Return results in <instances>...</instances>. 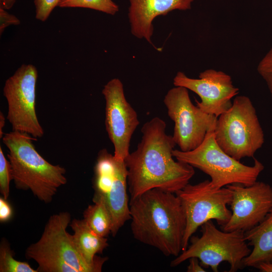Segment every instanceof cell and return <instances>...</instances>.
I'll return each mask as SVG.
<instances>
[{"label": "cell", "instance_id": "cell-1", "mask_svg": "<svg viewBox=\"0 0 272 272\" xmlns=\"http://www.w3.org/2000/svg\"><path fill=\"white\" fill-rule=\"evenodd\" d=\"M166 128L165 121L159 117L146 122L137 149L124 160L130 200L155 188L176 193L194 175L192 166L173 159L176 144Z\"/></svg>", "mask_w": 272, "mask_h": 272}, {"label": "cell", "instance_id": "cell-2", "mask_svg": "<svg viewBox=\"0 0 272 272\" xmlns=\"http://www.w3.org/2000/svg\"><path fill=\"white\" fill-rule=\"evenodd\" d=\"M129 209L134 239L166 256L180 254L186 218L175 193L157 188L148 190L130 200Z\"/></svg>", "mask_w": 272, "mask_h": 272}, {"label": "cell", "instance_id": "cell-3", "mask_svg": "<svg viewBox=\"0 0 272 272\" xmlns=\"http://www.w3.org/2000/svg\"><path fill=\"white\" fill-rule=\"evenodd\" d=\"M30 135L18 131L5 133L2 141L17 189L30 190L39 200L50 202L58 189L67 182L65 169L46 160L36 150Z\"/></svg>", "mask_w": 272, "mask_h": 272}, {"label": "cell", "instance_id": "cell-4", "mask_svg": "<svg viewBox=\"0 0 272 272\" xmlns=\"http://www.w3.org/2000/svg\"><path fill=\"white\" fill-rule=\"evenodd\" d=\"M66 212L50 217L39 240L25 251L27 259L38 264V272H100L108 257L88 263L79 251L66 228L71 223Z\"/></svg>", "mask_w": 272, "mask_h": 272}, {"label": "cell", "instance_id": "cell-5", "mask_svg": "<svg viewBox=\"0 0 272 272\" xmlns=\"http://www.w3.org/2000/svg\"><path fill=\"white\" fill-rule=\"evenodd\" d=\"M172 154L177 160L208 175L214 188L235 183L252 185L264 169L263 165L256 159H254L253 166H247L226 153L217 143L214 130L207 133L202 143L196 149L188 152L174 149Z\"/></svg>", "mask_w": 272, "mask_h": 272}, {"label": "cell", "instance_id": "cell-6", "mask_svg": "<svg viewBox=\"0 0 272 272\" xmlns=\"http://www.w3.org/2000/svg\"><path fill=\"white\" fill-rule=\"evenodd\" d=\"M201 235L191 236L190 244L171 262L172 267L177 266L189 258L195 257L206 268L211 267L218 271L220 264L227 262L230 272L242 270L245 267L244 258L251 250L241 231H224L218 229L210 220L201 226Z\"/></svg>", "mask_w": 272, "mask_h": 272}, {"label": "cell", "instance_id": "cell-7", "mask_svg": "<svg viewBox=\"0 0 272 272\" xmlns=\"http://www.w3.org/2000/svg\"><path fill=\"white\" fill-rule=\"evenodd\" d=\"M214 134L219 147L234 159L253 157L264 139L249 97L242 95L234 99L231 107L218 117Z\"/></svg>", "mask_w": 272, "mask_h": 272}, {"label": "cell", "instance_id": "cell-8", "mask_svg": "<svg viewBox=\"0 0 272 272\" xmlns=\"http://www.w3.org/2000/svg\"><path fill=\"white\" fill-rule=\"evenodd\" d=\"M183 208L186 226L182 251L187 248L190 237L206 222L215 220L221 227L229 220L231 211L227 207L232 199V192L226 186L214 188L210 180L195 184H187L176 192Z\"/></svg>", "mask_w": 272, "mask_h": 272}, {"label": "cell", "instance_id": "cell-9", "mask_svg": "<svg viewBox=\"0 0 272 272\" xmlns=\"http://www.w3.org/2000/svg\"><path fill=\"white\" fill-rule=\"evenodd\" d=\"M163 101L169 117L174 123L172 137L180 151L196 149L207 133L215 129L218 117L194 105L187 89L175 86L167 92Z\"/></svg>", "mask_w": 272, "mask_h": 272}, {"label": "cell", "instance_id": "cell-10", "mask_svg": "<svg viewBox=\"0 0 272 272\" xmlns=\"http://www.w3.org/2000/svg\"><path fill=\"white\" fill-rule=\"evenodd\" d=\"M37 78L35 66L24 64L6 81L3 88L8 105L7 118L13 130L26 133L37 139L44 133L35 109Z\"/></svg>", "mask_w": 272, "mask_h": 272}, {"label": "cell", "instance_id": "cell-11", "mask_svg": "<svg viewBox=\"0 0 272 272\" xmlns=\"http://www.w3.org/2000/svg\"><path fill=\"white\" fill-rule=\"evenodd\" d=\"M105 100V127L114 146V157L124 161L130 142L140 123L135 110L125 98L123 85L117 78L110 80L102 91Z\"/></svg>", "mask_w": 272, "mask_h": 272}, {"label": "cell", "instance_id": "cell-12", "mask_svg": "<svg viewBox=\"0 0 272 272\" xmlns=\"http://www.w3.org/2000/svg\"><path fill=\"white\" fill-rule=\"evenodd\" d=\"M232 192L231 216L221 227L224 231L245 232L260 223L272 209V187L262 181L249 186L235 183L227 185Z\"/></svg>", "mask_w": 272, "mask_h": 272}, {"label": "cell", "instance_id": "cell-13", "mask_svg": "<svg viewBox=\"0 0 272 272\" xmlns=\"http://www.w3.org/2000/svg\"><path fill=\"white\" fill-rule=\"evenodd\" d=\"M173 84L196 93L201 100H195L196 105L204 112L217 117L231 107V99L239 91L233 85L230 76L214 69L201 72L198 79L189 78L178 72L173 79Z\"/></svg>", "mask_w": 272, "mask_h": 272}, {"label": "cell", "instance_id": "cell-14", "mask_svg": "<svg viewBox=\"0 0 272 272\" xmlns=\"http://www.w3.org/2000/svg\"><path fill=\"white\" fill-rule=\"evenodd\" d=\"M128 16L130 30L135 37L144 38L153 44V22L159 16L166 15L178 10L185 11L191 9L193 0H129Z\"/></svg>", "mask_w": 272, "mask_h": 272}, {"label": "cell", "instance_id": "cell-15", "mask_svg": "<svg viewBox=\"0 0 272 272\" xmlns=\"http://www.w3.org/2000/svg\"><path fill=\"white\" fill-rule=\"evenodd\" d=\"M127 177L124 161H120L114 182L107 195L103 197L111 215V233L113 236H115L125 223L131 219L127 194Z\"/></svg>", "mask_w": 272, "mask_h": 272}, {"label": "cell", "instance_id": "cell-16", "mask_svg": "<svg viewBox=\"0 0 272 272\" xmlns=\"http://www.w3.org/2000/svg\"><path fill=\"white\" fill-rule=\"evenodd\" d=\"M244 237L253 247L243 260L245 267L256 268L261 263L272 262V209L260 223L244 232Z\"/></svg>", "mask_w": 272, "mask_h": 272}, {"label": "cell", "instance_id": "cell-17", "mask_svg": "<svg viewBox=\"0 0 272 272\" xmlns=\"http://www.w3.org/2000/svg\"><path fill=\"white\" fill-rule=\"evenodd\" d=\"M70 226L74 232V241L81 255L89 263L98 261L101 257L96 254H102L108 246L107 238L95 233L84 219H73Z\"/></svg>", "mask_w": 272, "mask_h": 272}, {"label": "cell", "instance_id": "cell-18", "mask_svg": "<svg viewBox=\"0 0 272 272\" xmlns=\"http://www.w3.org/2000/svg\"><path fill=\"white\" fill-rule=\"evenodd\" d=\"M120 161H118L107 150L98 153L94 168V196L105 197L109 192L116 178Z\"/></svg>", "mask_w": 272, "mask_h": 272}, {"label": "cell", "instance_id": "cell-19", "mask_svg": "<svg viewBox=\"0 0 272 272\" xmlns=\"http://www.w3.org/2000/svg\"><path fill=\"white\" fill-rule=\"evenodd\" d=\"M94 204L89 205L83 213L84 220L97 234L106 237L112 227V219L104 199L94 196Z\"/></svg>", "mask_w": 272, "mask_h": 272}, {"label": "cell", "instance_id": "cell-20", "mask_svg": "<svg viewBox=\"0 0 272 272\" xmlns=\"http://www.w3.org/2000/svg\"><path fill=\"white\" fill-rule=\"evenodd\" d=\"M8 241L3 238L0 244V272H38L25 261L16 260Z\"/></svg>", "mask_w": 272, "mask_h": 272}, {"label": "cell", "instance_id": "cell-21", "mask_svg": "<svg viewBox=\"0 0 272 272\" xmlns=\"http://www.w3.org/2000/svg\"><path fill=\"white\" fill-rule=\"evenodd\" d=\"M60 8H83L114 15L119 11L118 6L112 0H61Z\"/></svg>", "mask_w": 272, "mask_h": 272}, {"label": "cell", "instance_id": "cell-22", "mask_svg": "<svg viewBox=\"0 0 272 272\" xmlns=\"http://www.w3.org/2000/svg\"><path fill=\"white\" fill-rule=\"evenodd\" d=\"M13 180L11 164L0 147V192L7 199L10 193V183Z\"/></svg>", "mask_w": 272, "mask_h": 272}, {"label": "cell", "instance_id": "cell-23", "mask_svg": "<svg viewBox=\"0 0 272 272\" xmlns=\"http://www.w3.org/2000/svg\"><path fill=\"white\" fill-rule=\"evenodd\" d=\"M257 70L265 81L272 98V47L260 61Z\"/></svg>", "mask_w": 272, "mask_h": 272}, {"label": "cell", "instance_id": "cell-24", "mask_svg": "<svg viewBox=\"0 0 272 272\" xmlns=\"http://www.w3.org/2000/svg\"><path fill=\"white\" fill-rule=\"evenodd\" d=\"M61 0H33L35 8V18L41 22L46 21Z\"/></svg>", "mask_w": 272, "mask_h": 272}, {"label": "cell", "instance_id": "cell-25", "mask_svg": "<svg viewBox=\"0 0 272 272\" xmlns=\"http://www.w3.org/2000/svg\"><path fill=\"white\" fill-rule=\"evenodd\" d=\"M20 20L15 15L10 14L7 10L0 7V35L3 33L6 28L11 25H18Z\"/></svg>", "mask_w": 272, "mask_h": 272}, {"label": "cell", "instance_id": "cell-26", "mask_svg": "<svg viewBox=\"0 0 272 272\" xmlns=\"http://www.w3.org/2000/svg\"><path fill=\"white\" fill-rule=\"evenodd\" d=\"M3 197L0 198V221L6 222L10 220L12 216V209L9 202Z\"/></svg>", "mask_w": 272, "mask_h": 272}, {"label": "cell", "instance_id": "cell-27", "mask_svg": "<svg viewBox=\"0 0 272 272\" xmlns=\"http://www.w3.org/2000/svg\"><path fill=\"white\" fill-rule=\"evenodd\" d=\"M189 264L187 267V272H205L206 271L199 262L197 257H192L188 259Z\"/></svg>", "mask_w": 272, "mask_h": 272}, {"label": "cell", "instance_id": "cell-28", "mask_svg": "<svg viewBox=\"0 0 272 272\" xmlns=\"http://www.w3.org/2000/svg\"><path fill=\"white\" fill-rule=\"evenodd\" d=\"M256 268L262 272H272V262L261 263Z\"/></svg>", "mask_w": 272, "mask_h": 272}, {"label": "cell", "instance_id": "cell-29", "mask_svg": "<svg viewBox=\"0 0 272 272\" xmlns=\"http://www.w3.org/2000/svg\"><path fill=\"white\" fill-rule=\"evenodd\" d=\"M17 0H0V7L7 10L11 9L15 5Z\"/></svg>", "mask_w": 272, "mask_h": 272}, {"label": "cell", "instance_id": "cell-30", "mask_svg": "<svg viewBox=\"0 0 272 272\" xmlns=\"http://www.w3.org/2000/svg\"><path fill=\"white\" fill-rule=\"evenodd\" d=\"M6 122V117L2 112H0V138L4 136L3 128Z\"/></svg>", "mask_w": 272, "mask_h": 272}]
</instances>
